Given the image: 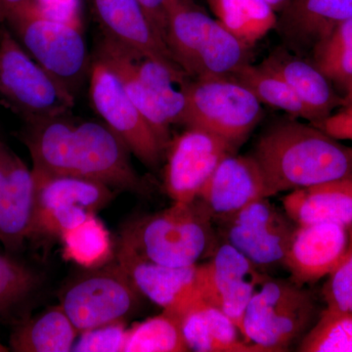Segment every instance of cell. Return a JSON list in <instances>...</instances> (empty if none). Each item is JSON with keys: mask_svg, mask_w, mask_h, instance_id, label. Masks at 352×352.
Wrapping results in <instances>:
<instances>
[{"mask_svg": "<svg viewBox=\"0 0 352 352\" xmlns=\"http://www.w3.org/2000/svg\"><path fill=\"white\" fill-rule=\"evenodd\" d=\"M25 124L22 138L34 175L76 176L112 189L144 191L131 150L105 122H80L67 113Z\"/></svg>", "mask_w": 352, "mask_h": 352, "instance_id": "obj_1", "label": "cell"}, {"mask_svg": "<svg viewBox=\"0 0 352 352\" xmlns=\"http://www.w3.org/2000/svg\"><path fill=\"white\" fill-rule=\"evenodd\" d=\"M314 124L278 122L261 136L254 156L270 197L352 175V148Z\"/></svg>", "mask_w": 352, "mask_h": 352, "instance_id": "obj_2", "label": "cell"}, {"mask_svg": "<svg viewBox=\"0 0 352 352\" xmlns=\"http://www.w3.org/2000/svg\"><path fill=\"white\" fill-rule=\"evenodd\" d=\"M164 41L190 78L231 76L249 63L251 46L227 31L194 0H170Z\"/></svg>", "mask_w": 352, "mask_h": 352, "instance_id": "obj_3", "label": "cell"}, {"mask_svg": "<svg viewBox=\"0 0 352 352\" xmlns=\"http://www.w3.org/2000/svg\"><path fill=\"white\" fill-rule=\"evenodd\" d=\"M4 24L30 56L76 96L92 64L82 23L50 17L31 0L7 14Z\"/></svg>", "mask_w": 352, "mask_h": 352, "instance_id": "obj_4", "label": "cell"}, {"mask_svg": "<svg viewBox=\"0 0 352 352\" xmlns=\"http://www.w3.org/2000/svg\"><path fill=\"white\" fill-rule=\"evenodd\" d=\"M214 241L212 217L193 203H178L132 224L120 244L134 254L163 265H196Z\"/></svg>", "mask_w": 352, "mask_h": 352, "instance_id": "obj_5", "label": "cell"}, {"mask_svg": "<svg viewBox=\"0 0 352 352\" xmlns=\"http://www.w3.org/2000/svg\"><path fill=\"white\" fill-rule=\"evenodd\" d=\"M75 95L53 78L0 25V103L25 122L67 115Z\"/></svg>", "mask_w": 352, "mask_h": 352, "instance_id": "obj_6", "label": "cell"}, {"mask_svg": "<svg viewBox=\"0 0 352 352\" xmlns=\"http://www.w3.org/2000/svg\"><path fill=\"white\" fill-rule=\"evenodd\" d=\"M314 296L293 281L268 278L252 296L242 321L245 342L261 352H283L314 319Z\"/></svg>", "mask_w": 352, "mask_h": 352, "instance_id": "obj_7", "label": "cell"}, {"mask_svg": "<svg viewBox=\"0 0 352 352\" xmlns=\"http://www.w3.org/2000/svg\"><path fill=\"white\" fill-rule=\"evenodd\" d=\"M185 126L212 132L239 145L263 117L258 99L232 76L189 78Z\"/></svg>", "mask_w": 352, "mask_h": 352, "instance_id": "obj_8", "label": "cell"}, {"mask_svg": "<svg viewBox=\"0 0 352 352\" xmlns=\"http://www.w3.org/2000/svg\"><path fill=\"white\" fill-rule=\"evenodd\" d=\"M139 296L117 264L74 281L62 294L60 307L80 333L124 321L138 307Z\"/></svg>", "mask_w": 352, "mask_h": 352, "instance_id": "obj_9", "label": "cell"}, {"mask_svg": "<svg viewBox=\"0 0 352 352\" xmlns=\"http://www.w3.org/2000/svg\"><path fill=\"white\" fill-rule=\"evenodd\" d=\"M92 107L139 161L156 168L164 148L148 120L136 107L112 69L99 60L92 61L89 73Z\"/></svg>", "mask_w": 352, "mask_h": 352, "instance_id": "obj_10", "label": "cell"}, {"mask_svg": "<svg viewBox=\"0 0 352 352\" xmlns=\"http://www.w3.org/2000/svg\"><path fill=\"white\" fill-rule=\"evenodd\" d=\"M237 146L212 132L188 127L166 148V194L178 203L195 201L215 168Z\"/></svg>", "mask_w": 352, "mask_h": 352, "instance_id": "obj_11", "label": "cell"}, {"mask_svg": "<svg viewBox=\"0 0 352 352\" xmlns=\"http://www.w3.org/2000/svg\"><path fill=\"white\" fill-rule=\"evenodd\" d=\"M221 222L226 242L258 268L283 264L298 226L268 198L252 201Z\"/></svg>", "mask_w": 352, "mask_h": 352, "instance_id": "obj_12", "label": "cell"}, {"mask_svg": "<svg viewBox=\"0 0 352 352\" xmlns=\"http://www.w3.org/2000/svg\"><path fill=\"white\" fill-rule=\"evenodd\" d=\"M259 270L226 242L214 250L210 261L197 268L201 298L223 311L240 332L248 305L268 279Z\"/></svg>", "mask_w": 352, "mask_h": 352, "instance_id": "obj_13", "label": "cell"}, {"mask_svg": "<svg viewBox=\"0 0 352 352\" xmlns=\"http://www.w3.org/2000/svg\"><path fill=\"white\" fill-rule=\"evenodd\" d=\"M95 59L122 65L156 99L173 124H184L187 98L185 87L190 76L177 65L164 63L151 56L103 36L97 46Z\"/></svg>", "mask_w": 352, "mask_h": 352, "instance_id": "obj_14", "label": "cell"}, {"mask_svg": "<svg viewBox=\"0 0 352 352\" xmlns=\"http://www.w3.org/2000/svg\"><path fill=\"white\" fill-rule=\"evenodd\" d=\"M117 261L141 296L178 319L201 298L197 286L198 264L171 267L152 263L122 244L118 251Z\"/></svg>", "mask_w": 352, "mask_h": 352, "instance_id": "obj_15", "label": "cell"}, {"mask_svg": "<svg viewBox=\"0 0 352 352\" xmlns=\"http://www.w3.org/2000/svg\"><path fill=\"white\" fill-rule=\"evenodd\" d=\"M351 248L349 227L333 223L296 226L283 265L294 283L314 284L327 277L346 258Z\"/></svg>", "mask_w": 352, "mask_h": 352, "instance_id": "obj_16", "label": "cell"}, {"mask_svg": "<svg viewBox=\"0 0 352 352\" xmlns=\"http://www.w3.org/2000/svg\"><path fill=\"white\" fill-rule=\"evenodd\" d=\"M270 197L263 171L254 156L232 154L215 168L198 199L212 219L223 221L252 201Z\"/></svg>", "mask_w": 352, "mask_h": 352, "instance_id": "obj_17", "label": "cell"}, {"mask_svg": "<svg viewBox=\"0 0 352 352\" xmlns=\"http://www.w3.org/2000/svg\"><path fill=\"white\" fill-rule=\"evenodd\" d=\"M90 1L103 36L164 63L179 66L138 0Z\"/></svg>", "mask_w": 352, "mask_h": 352, "instance_id": "obj_18", "label": "cell"}, {"mask_svg": "<svg viewBox=\"0 0 352 352\" xmlns=\"http://www.w3.org/2000/svg\"><path fill=\"white\" fill-rule=\"evenodd\" d=\"M276 27L293 50L314 47L352 17V0H289Z\"/></svg>", "mask_w": 352, "mask_h": 352, "instance_id": "obj_19", "label": "cell"}, {"mask_svg": "<svg viewBox=\"0 0 352 352\" xmlns=\"http://www.w3.org/2000/svg\"><path fill=\"white\" fill-rule=\"evenodd\" d=\"M285 212L298 226H352V175L294 190L283 198Z\"/></svg>", "mask_w": 352, "mask_h": 352, "instance_id": "obj_20", "label": "cell"}, {"mask_svg": "<svg viewBox=\"0 0 352 352\" xmlns=\"http://www.w3.org/2000/svg\"><path fill=\"white\" fill-rule=\"evenodd\" d=\"M261 64L281 76L296 92L311 113L314 126L344 106V98L336 94L330 80L315 64L283 50L275 51Z\"/></svg>", "mask_w": 352, "mask_h": 352, "instance_id": "obj_21", "label": "cell"}, {"mask_svg": "<svg viewBox=\"0 0 352 352\" xmlns=\"http://www.w3.org/2000/svg\"><path fill=\"white\" fill-rule=\"evenodd\" d=\"M36 210L32 170L14 153L4 188L0 194V241L16 251L31 235Z\"/></svg>", "mask_w": 352, "mask_h": 352, "instance_id": "obj_22", "label": "cell"}, {"mask_svg": "<svg viewBox=\"0 0 352 352\" xmlns=\"http://www.w3.org/2000/svg\"><path fill=\"white\" fill-rule=\"evenodd\" d=\"M183 337L190 351L261 352L245 342L239 329L223 311L199 298L180 316Z\"/></svg>", "mask_w": 352, "mask_h": 352, "instance_id": "obj_23", "label": "cell"}, {"mask_svg": "<svg viewBox=\"0 0 352 352\" xmlns=\"http://www.w3.org/2000/svg\"><path fill=\"white\" fill-rule=\"evenodd\" d=\"M36 210L78 206L94 212L113 198V189L103 183L69 175H34Z\"/></svg>", "mask_w": 352, "mask_h": 352, "instance_id": "obj_24", "label": "cell"}, {"mask_svg": "<svg viewBox=\"0 0 352 352\" xmlns=\"http://www.w3.org/2000/svg\"><path fill=\"white\" fill-rule=\"evenodd\" d=\"M78 335L59 305L18 326L11 336L10 346L17 352H68Z\"/></svg>", "mask_w": 352, "mask_h": 352, "instance_id": "obj_25", "label": "cell"}, {"mask_svg": "<svg viewBox=\"0 0 352 352\" xmlns=\"http://www.w3.org/2000/svg\"><path fill=\"white\" fill-rule=\"evenodd\" d=\"M227 31L252 46L277 25L276 12L264 0H208Z\"/></svg>", "mask_w": 352, "mask_h": 352, "instance_id": "obj_26", "label": "cell"}, {"mask_svg": "<svg viewBox=\"0 0 352 352\" xmlns=\"http://www.w3.org/2000/svg\"><path fill=\"white\" fill-rule=\"evenodd\" d=\"M231 76L249 88L261 104L281 109L293 117L312 122L311 113L288 83L263 64H245Z\"/></svg>", "mask_w": 352, "mask_h": 352, "instance_id": "obj_27", "label": "cell"}, {"mask_svg": "<svg viewBox=\"0 0 352 352\" xmlns=\"http://www.w3.org/2000/svg\"><path fill=\"white\" fill-rule=\"evenodd\" d=\"M185 351H190L179 319L166 311L129 329L124 346V352Z\"/></svg>", "mask_w": 352, "mask_h": 352, "instance_id": "obj_28", "label": "cell"}, {"mask_svg": "<svg viewBox=\"0 0 352 352\" xmlns=\"http://www.w3.org/2000/svg\"><path fill=\"white\" fill-rule=\"evenodd\" d=\"M314 50L315 66L346 89L352 80V17L340 23Z\"/></svg>", "mask_w": 352, "mask_h": 352, "instance_id": "obj_29", "label": "cell"}, {"mask_svg": "<svg viewBox=\"0 0 352 352\" xmlns=\"http://www.w3.org/2000/svg\"><path fill=\"white\" fill-rule=\"evenodd\" d=\"M61 239L67 258L85 267L100 265L111 254L110 236L94 214L64 233Z\"/></svg>", "mask_w": 352, "mask_h": 352, "instance_id": "obj_30", "label": "cell"}, {"mask_svg": "<svg viewBox=\"0 0 352 352\" xmlns=\"http://www.w3.org/2000/svg\"><path fill=\"white\" fill-rule=\"evenodd\" d=\"M302 352H352V314L325 308L300 342Z\"/></svg>", "mask_w": 352, "mask_h": 352, "instance_id": "obj_31", "label": "cell"}, {"mask_svg": "<svg viewBox=\"0 0 352 352\" xmlns=\"http://www.w3.org/2000/svg\"><path fill=\"white\" fill-rule=\"evenodd\" d=\"M41 285V277L25 264L0 256V317L27 302Z\"/></svg>", "mask_w": 352, "mask_h": 352, "instance_id": "obj_32", "label": "cell"}, {"mask_svg": "<svg viewBox=\"0 0 352 352\" xmlns=\"http://www.w3.org/2000/svg\"><path fill=\"white\" fill-rule=\"evenodd\" d=\"M94 212L78 206H59L34 212L32 238L61 237L67 231L80 226Z\"/></svg>", "mask_w": 352, "mask_h": 352, "instance_id": "obj_33", "label": "cell"}, {"mask_svg": "<svg viewBox=\"0 0 352 352\" xmlns=\"http://www.w3.org/2000/svg\"><path fill=\"white\" fill-rule=\"evenodd\" d=\"M322 294L328 309L352 314V248L327 276Z\"/></svg>", "mask_w": 352, "mask_h": 352, "instance_id": "obj_34", "label": "cell"}, {"mask_svg": "<svg viewBox=\"0 0 352 352\" xmlns=\"http://www.w3.org/2000/svg\"><path fill=\"white\" fill-rule=\"evenodd\" d=\"M72 351L124 352L129 329L124 321L109 324L80 333Z\"/></svg>", "mask_w": 352, "mask_h": 352, "instance_id": "obj_35", "label": "cell"}, {"mask_svg": "<svg viewBox=\"0 0 352 352\" xmlns=\"http://www.w3.org/2000/svg\"><path fill=\"white\" fill-rule=\"evenodd\" d=\"M338 140L352 141V102L315 126Z\"/></svg>", "mask_w": 352, "mask_h": 352, "instance_id": "obj_36", "label": "cell"}, {"mask_svg": "<svg viewBox=\"0 0 352 352\" xmlns=\"http://www.w3.org/2000/svg\"><path fill=\"white\" fill-rule=\"evenodd\" d=\"M150 20L164 39L166 27V10L170 0H138Z\"/></svg>", "mask_w": 352, "mask_h": 352, "instance_id": "obj_37", "label": "cell"}, {"mask_svg": "<svg viewBox=\"0 0 352 352\" xmlns=\"http://www.w3.org/2000/svg\"><path fill=\"white\" fill-rule=\"evenodd\" d=\"M29 1H31V0H0L4 17H6L7 14L13 10L14 8H16V7L22 6V4Z\"/></svg>", "mask_w": 352, "mask_h": 352, "instance_id": "obj_38", "label": "cell"}, {"mask_svg": "<svg viewBox=\"0 0 352 352\" xmlns=\"http://www.w3.org/2000/svg\"><path fill=\"white\" fill-rule=\"evenodd\" d=\"M264 1L267 2L274 9L275 12H281L288 3L289 0H264Z\"/></svg>", "mask_w": 352, "mask_h": 352, "instance_id": "obj_39", "label": "cell"}, {"mask_svg": "<svg viewBox=\"0 0 352 352\" xmlns=\"http://www.w3.org/2000/svg\"><path fill=\"white\" fill-rule=\"evenodd\" d=\"M344 105H346V104L351 103V102H352V80L346 87V95H344Z\"/></svg>", "mask_w": 352, "mask_h": 352, "instance_id": "obj_40", "label": "cell"}, {"mask_svg": "<svg viewBox=\"0 0 352 352\" xmlns=\"http://www.w3.org/2000/svg\"><path fill=\"white\" fill-rule=\"evenodd\" d=\"M4 21H6V17H4L3 11H2L1 4H0V25L4 24Z\"/></svg>", "mask_w": 352, "mask_h": 352, "instance_id": "obj_41", "label": "cell"}, {"mask_svg": "<svg viewBox=\"0 0 352 352\" xmlns=\"http://www.w3.org/2000/svg\"><path fill=\"white\" fill-rule=\"evenodd\" d=\"M9 351L8 347L3 346V344L0 342V352H7Z\"/></svg>", "mask_w": 352, "mask_h": 352, "instance_id": "obj_42", "label": "cell"}, {"mask_svg": "<svg viewBox=\"0 0 352 352\" xmlns=\"http://www.w3.org/2000/svg\"><path fill=\"white\" fill-rule=\"evenodd\" d=\"M349 236H351V248H352V226L349 228Z\"/></svg>", "mask_w": 352, "mask_h": 352, "instance_id": "obj_43", "label": "cell"}]
</instances>
